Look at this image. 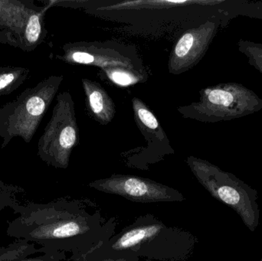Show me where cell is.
Returning a JSON list of instances; mask_svg holds the SVG:
<instances>
[{
  "mask_svg": "<svg viewBox=\"0 0 262 261\" xmlns=\"http://www.w3.org/2000/svg\"><path fill=\"white\" fill-rule=\"evenodd\" d=\"M218 196L222 201L229 205H236L240 200L238 192L229 185H222L218 188Z\"/></svg>",
  "mask_w": 262,
  "mask_h": 261,
  "instance_id": "cell-15",
  "label": "cell"
},
{
  "mask_svg": "<svg viewBox=\"0 0 262 261\" xmlns=\"http://www.w3.org/2000/svg\"><path fill=\"white\" fill-rule=\"evenodd\" d=\"M81 83L89 115L101 125L112 123L116 113V108L107 91L96 81L83 78Z\"/></svg>",
  "mask_w": 262,
  "mask_h": 261,
  "instance_id": "cell-9",
  "label": "cell"
},
{
  "mask_svg": "<svg viewBox=\"0 0 262 261\" xmlns=\"http://www.w3.org/2000/svg\"><path fill=\"white\" fill-rule=\"evenodd\" d=\"M79 142L75 103L69 92L59 93L52 119L39 145L40 157L55 168L67 169L72 150Z\"/></svg>",
  "mask_w": 262,
  "mask_h": 261,
  "instance_id": "cell-4",
  "label": "cell"
},
{
  "mask_svg": "<svg viewBox=\"0 0 262 261\" xmlns=\"http://www.w3.org/2000/svg\"><path fill=\"white\" fill-rule=\"evenodd\" d=\"M104 261H127V260H104Z\"/></svg>",
  "mask_w": 262,
  "mask_h": 261,
  "instance_id": "cell-17",
  "label": "cell"
},
{
  "mask_svg": "<svg viewBox=\"0 0 262 261\" xmlns=\"http://www.w3.org/2000/svg\"><path fill=\"white\" fill-rule=\"evenodd\" d=\"M15 76L12 72L0 75V90H4L15 81Z\"/></svg>",
  "mask_w": 262,
  "mask_h": 261,
  "instance_id": "cell-16",
  "label": "cell"
},
{
  "mask_svg": "<svg viewBox=\"0 0 262 261\" xmlns=\"http://www.w3.org/2000/svg\"><path fill=\"white\" fill-rule=\"evenodd\" d=\"M218 28L217 21H206L204 24L185 32L169 55V74L181 75L193 68L206 55L216 35Z\"/></svg>",
  "mask_w": 262,
  "mask_h": 261,
  "instance_id": "cell-7",
  "label": "cell"
},
{
  "mask_svg": "<svg viewBox=\"0 0 262 261\" xmlns=\"http://www.w3.org/2000/svg\"><path fill=\"white\" fill-rule=\"evenodd\" d=\"M17 215L6 234L40 245L38 253L69 252L70 260L82 261L115 234V218L104 219L78 199H59L48 203L17 204Z\"/></svg>",
  "mask_w": 262,
  "mask_h": 261,
  "instance_id": "cell-1",
  "label": "cell"
},
{
  "mask_svg": "<svg viewBox=\"0 0 262 261\" xmlns=\"http://www.w3.org/2000/svg\"><path fill=\"white\" fill-rule=\"evenodd\" d=\"M103 73L116 85L128 87L147 79V74L140 69L128 67H107L101 69Z\"/></svg>",
  "mask_w": 262,
  "mask_h": 261,
  "instance_id": "cell-10",
  "label": "cell"
},
{
  "mask_svg": "<svg viewBox=\"0 0 262 261\" xmlns=\"http://www.w3.org/2000/svg\"><path fill=\"white\" fill-rule=\"evenodd\" d=\"M192 245V237L189 233L166 226L157 218L148 215L138 218L82 261H139L140 257L183 261L190 254Z\"/></svg>",
  "mask_w": 262,
  "mask_h": 261,
  "instance_id": "cell-2",
  "label": "cell"
},
{
  "mask_svg": "<svg viewBox=\"0 0 262 261\" xmlns=\"http://www.w3.org/2000/svg\"><path fill=\"white\" fill-rule=\"evenodd\" d=\"M41 33V25L40 16L38 14H34L29 18L25 32V37L28 42L35 44L39 39Z\"/></svg>",
  "mask_w": 262,
  "mask_h": 261,
  "instance_id": "cell-13",
  "label": "cell"
},
{
  "mask_svg": "<svg viewBox=\"0 0 262 261\" xmlns=\"http://www.w3.org/2000/svg\"><path fill=\"white\" fill-rule=\"evenodd\" d=\"M66 253L46 252L36 257H18L0 261H61L66 260Z\"/></svg>",
  "mask_w": 262,
  "mask_h": 261,
  "instance_id": "cell-14",
  "label": "cell"
},
{
  "mask_svg": "<svg viewBox=\"0 0 262 261\" xmlns=\"http://www.w3.org/2000/svg\"><path fill=\"white\" fill-rule=\"evenodd\" d=\"M0 253H1V251H0Z\"/></svg>",
  "mask_w": 262,
  "mask_h": 261,
  "instance_id": "cell-18",
  "label": "cell"
},
{
  "mask_svg": "<svg viewBox=\"0 0 262 261\" xmlns=\"http://www.w3.org/2000/svg\"><path fill=\"white\" fill-rule=\"evenodd\" d=\"M89 187L107 194L121 196L138 203L183 202L182 193L175 188L140 176L112 175L89 183Z\"/></svg>",
  "mask_w": 262,
  "mask_h": 261,
  "instance_id": "cell-5",
  "label": "cell"
},
{
  "mask_svg": "<svg viewBox=\"0 0 262 261\" xmlns=\"http://www.w3.org/2000/svg\"><path fill=\"white\" fill-rule=\"evenodd\" d=\"M197 102L179 107L186 119L218 123L244 117L262 110V99L253 90L238 83H224L200 91Z\"/></svg>",
  "mask_w": 262,
  "mask_h": 261,
  "instance_id": "cell-3",
  "label": "cell"
},
{
  "mask_svg": "<svg viewBox=\"0 0 262 261\" xmlns=\"http://www.w3.org/2000/svg\"><path fill=\"white\" fill-rule=\"evenodd\" d=\"M132 107L136 124L148 144L145 149L134 150L137 153L133 155L140 157L143 153L144 156L152 153L157 158V156L163 157V155L173 154L174 150L166 133L150 109L138 98H133Z\"/></svg>",
  "mask_w": 262,
  "mask_h": 261,
  "instance_id": "cell-8",
  "label": "cell"
},
{
  "mask_svg": "<svg viewBox=\"0 0 262 261\" xmlns=\"http://www.w3.org/2000/svg\"><path fill=\"white\" fill-rule=\"evenodd\" d=\"M238 49L241 53L247 57L249 64L262 74V44L240 39Z\"/></svg>",
  "mask_w": 262,
  "mask_h": 261,
  "instance_id": "cell-11",
  "label": "cell"
},
{
  "mask_svg": "<svg viewBox=\"0 0 262 261\" xmlns=\"http://www.w3.org/2000/svg\"><path fill=\"white\" fill-rule=\"evenodd\" d=\"M24 192L21 187L0 181V211L7 208L12 209L15 205L20 203L18 196L23 194Z\"/></svg>",
  "mask_w": 262,
  "mask_h": 261,
  "instance_id": "cell-12",
  "label": "cell"
},
{
  "mask_svg": "<svg viewBox=\"0 0 262 261\" xmlns=\"http://www.w3.org/2000/svg\"><path fill=\"white\" fill-rule=\"evenodd\" d=\"M64 60L72 64L107 67H128L140 69L141 63L137 55H131V49L117 43L76 42L64 47Z\"/></svg>",
  "mask_w": 262,
  "mask_h": 261,
  "instance_id": "cell-6",
  "label": "cell"
}]
</instances>
